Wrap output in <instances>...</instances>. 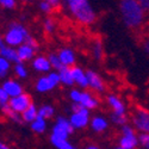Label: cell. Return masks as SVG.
<instances>
[{
  "label": "cell",
  "mask_w": 149,
  "mask_h": 149,
  "mask_svg": "<svg viewBox=\"0 0 149 149\" xmlns=\"http://www.w3.org/2000/svg\"><path fill=\"white\" fill-rule=\"evenodd\" d=\"M119 11L123 23L129 29L136 30L144 23L146 12L139 0H122L119 3Z\"/></svg>",
  "instance_id": "cell-1"
},
{
  "label": "cell",
  "mask_w": 149,
  "mask_h": 149,
  "mask_svg": "<svg viewBox=\"0 0 149 149\" xmlns=\"http://www.w3.org/2000/svg\"><path fill=\"white\" fill-rule=\"evenodd\" d=\"M68 12L79 24L90 26L97 20V13L87 0H68L65 3Z\"/></svg>",
  "instance_id": "cell-2"
},
{
  "label": "cell",
  "mask_w": 149,
  "mask_h": 149,
  "mask_svg": "<svg viewBox=\"0 0 149 149\" xmlns=\"http://www.w3.org/2000/svg\"><path fill=\"white\" fill-rule=\"evenodd\" d=\"M28 36H30V33L24 24L19 22H12L10 23L8 29L4 35V40L7 47L17 49L18 47L25 43Z\"/></svg>",
  "instance_id": "cell-3"
},
{
  "label": "cell",
  "mask_w": 149,
  "mask_h": 149,
  "mask_svg": "<svg viewBox=\"0 0 149 149\" xmlns=\"http://www.w3.org/2000/svg\"><path fill=\"white\" fill-rule=\"evenodd\" d=\"M132 125L140 134H149V111L137 107L132 115Z\"/></svg>",
  "instance_id": "cell-4"
},
{
  "label": "cell",
  "mask_w": 149,
  "mask_h": 149,
  "mask_svg": "<svg viewBox=\"0 0 149 149\" xmlns=\"http://www.w3.org/2000/svg\"><path fill=\"white\" fill-rule=\"evenodd\" d=\"M31 104H32V98H31V95L24 92L23 94L18 95V97L11 98L10 102H8V107H10L12 111H15L16 113L22 115Z\"/></svg>",
  "instance_id": "cell-5"
},
{
  "label": "cell",
  "mask_w": 149,
  "mask_h": 149,
  "mask_svg": "<svg viewBox=\"0 0 149 149\" xmlns=\"http://www.w3.org/2000/svg\"><path fill=\"white\" fill-rule=\"evenodd\" d=\"M86 75H87V80H88V87L91 90H93L97 93H104L106 90V85L103 80V78L99 75V74L92 69L86 70Z\"/></svg>",
  "instance_id": "cell-6"
},
{
  "label": "cell",
  "mask_w": 149,
  "mask_h": 149,
  "mask_svg": "<svg viewBox=\"0 0 149 149\" xmlns=\"http://www.w3.org/2000/svg\"><path fill=\"white\" fill-rule=\"evenodd\" d=\"M1 87L5 90V92L8 94L10 98H15L24 93V88L22 84H19L17 80H13V79L5 80L1 85Z\"/></svg>",
  "instance_id": "cell-7"
},
{
  "label": "cell",
  "mask_w": 149,
  "mask_h": 149,
  "mask_svg": "<svg viewBox=\"0 0 149 149\" xmlns=\"http://www.w3.org/2000/svg\"><path fill=\"white\" fill-rule=\"evenodd\" d=\"M70 73L73 77L74 85H78L80 88L88 87V80H87V75H86V70H84L81 67L74 66L70 68Z\"/></svg>",
  "instance_id": "cell-8"
},
{
  "label": "cell",
  "mask_w": 149,
  "mask_h": 149,
  "mask_svg": "<svg viewBox=\"0 0 149 149\" xmlns=\"http://www.w3.org/2000/svg\"><path fill=\"white\" fill-rule=\"evenodd\" d=\"M60 60H61V63L63 65V67H68V68H72L75 65V61H77V57H75V53H74L70 48H62L58 50L57 53Z\"/></svg>",
  "instance_id": "cell-9"
},
{
  "label": "cell",
  "mask_w": 149,
  "mask_h": 149,
  "mask_svg": "<svg viewBox=\"0 0 149 149\" xmlns=\"http://www.w3.org/2000/svg\"><path fill=\"white\" fill-rule=\"evenodd\" d=\"M106 102H107L109 106L112 109V112H115L117 115H125L127 107L124 105V103L122 102L120 98H118L115 94H109L106 97Z\"/></svg>",
  "instance_id": "cell-10"
},
{
  "label": "cell",
  "mask_w": 149,
  "mask_h": 149,
  "mask_svg": "<svg viewBox=\"0 0 149 149\" xmlns=\"http://www.w3.org/2000/svg\"><path fill=\"white\" fill-rule=\"evenodd\" d=\"M69 122L72 127L75 129H84L88 125L90 120V113H72L69 117Z\"/></svg>",
  "instance_id": "cell-11"
},
{
  "label": "cell",
  "mask_w": 149,
  "mask_h": 149,
  "mask_svg": "<svg viewBox=\"0 0 149 149\" xmlns=\"http://www.w3.org/2000/svg\"><path fill=\"white\" fill-rule=\"evenodd\" d=\"M32 67L35 70L40 72V73H50L52 72L50 62H49L47 56H43V55L36 56L32 60Z\"/></svg>",
  "instance_id": "cell-12"
},
{
  "label": "cell",
  "mask_w": 149,
  "mask_h": 149,
  "mask_svg": "<svg viewBox=\"0 0 149 149\" xmlns=\"http://www.w3.org/2000/svg\"><path fill=\"white\" fill-rule=\"evenodd\" d=\"M80 105H82L85 109H87L88 111L94 110L99 105V100L88 91H82L81 92V99H80Z\"/></svg>",
  "instance_id": "cell-13"
},
{
  "label": "cell",
  "mask_w": 149,
  "mask_h": 149,
  "mask_svg": "<svg viewBox=\"0 0 149 149\" xmlns=\"http://www.w3.org/2000/svg\"><path fill=\"white\" fill-rule=\"evenodd\" d=\"M17 54H18V57L22 63H24L25 61H30V60H33L35 58V54H36V50L33 48L29 47L28 44H22L20 47L17 48Z\"/></svg>",
  "instance_id": "cell-14"
},
{
  "label": "cell",
  "mask_w": 149,
  "mask_h": 149,
  "mask_svg": "<svg viewBox=\"0 0 149 149\" xmlns=\"http://www.w3.org/2000/svg\"><path fill=\"white\" fill-rule=\"evenodd\" d=\"M109 128V122L105 117L103 116H94L91 119V129L97 132V134H100L104 132L106 129Z\"/></svg>",
  "instance_id": "cell-15"
},
{
  "label": "cell",
  "mask_w": 149,
  "mask_h": 149,
  "mask_svg": "<svg viewBox=\"0 0 149 149\" xmlns=\"http://www.w3.org/2000/svg\"><path fill=\"white\" fill-rule=\"evenodd\" d=\"M35 87H36V91L40 92V93H47V92H50L52 90H54L56 86L50 81V79L47 77H41L38 78V80L36 81L35 84Z\"/></svg>",
  "instance_id": "cell-16"
},
{
  "label": "cell",
  "mask_w": 149,
  "mask_h": 149,
  "mask_svg": "<svg viewBox=\"0 0 149 149\" xmlns=\"http://www.w3.org/2000/svg\"><path fill=\"white\" fill-rule=\"evenodd\" d=\"M0 56H3L4 58L8 60L11 63H22L19 57H18V54H17V49L16 48H11V47H5L0 50Z\"/></svg>",
  "instance_id": "cell-17"
},
{
  "label": "cell",
  "mask_w": 149,
  "mask_h": 149,
  "mask_svg": "<svg viewBox=\"0 0 149 149\" xmlns=\"http://www.w3.org/2000/svg\"><path fill=\"white\" fill-rule=\"evenodd\" d=\"M61 4L62 3L58 1V0H43V1L38 3V7L42 12H44V13L50 15L56 8L61 7Z\"/></svg>",
  "instance_id": "cell-18"
},
{
  "label": "cell",
  "mask_w": 149,
  "mask_h": 149,
  "mask_svg": "<svg viewBox=\"0 0 149 149\" xmlns=\"http://www.w3.org/2000/svg\"><path fill=\"white\" fill-rule=\"evenodd\" d=\"M37 117H38V109L35 104H31L24 112L22 113V119L24 123H32Z\"/></svg>",
  "instance_id": "cell-19"
},
{
  "label": "cell",
  "mask_w": 149,
  "mask_h": 149,
  "mask_svg": "<svg viewBox=\"0 0 149 149\" xmlns=\"http://www.w3.org/2000/svg\"><path fill=\"white\" fill-rule=\"evenodd\" d=\"M91 52H92L93 57H94L97 61L103 60V57H104V47H103L102 41L99 40V38H97V40H94V41L92 42Z\"/></svg>",
  "instance_id": "cell-20"
},
{
  "label": "cell",
  "mask_w": 149,
  "mask_h": 149,
  "mask_svg": "<svg viewBox=\"0 0 149 149\" xmlns=\"http://www.w3.org/2000/svg\"><path fill=\"white\" fill-rule=\"evenodd\" d=\"M140 143H139V136L137 137H125L122 136L119 139V147L124 149H135Z\"/></svg>",
  "instance_id": "cell-21"
},
{
  "label": "cell",
  "mask_w": 149,
  "mask_h": 149,
  "mask_svg": "<svg viewBox=\"0 0 149 149\" xmlns=\"http://www.w3.org/2000/svg\"><path fill=\"white\" fill-rule=\"evenodd\" d=\"M30 128L33 132L36 134H43L47 130V120L42 117H37L31 124H30Z\"/></svg>",
  "instance_id": "cell-22"
},
{
  "label": "cell",
  "mask_w": 149,
  "mask_h": 149,
  "mask_svg": "<svg viewBox=\"0 0 149 149\" xmlns=\"http://www.w3.org/2000/svg\"><path fill=\"white\" fill-rule=\"evenodd\" d=\"M58 75H60L61 84H63L65 86H73L74 85L73 77H72V73H70V68L63 67L61 70H58Z\"/></svg>",
  "instance_id": "cell-23"
},
{
  "label": "cell",
  "mask_w": 149,
  "mask_h": 149,
  "mask_svg": "<svg viewBox=\"0 0 149 149\" xmlns=\"http://www.w3.org/2000/svg\"><path fill=\"white\" fill-rule=\"evenodd\" d=\"M1 109V111H3V113H4V116L6 117V118H8L10 120H12V122H15V123H23V119H22V115H19V113H16L15 111H12L10 107H8V105H5V106H3V107H0Z\"/></svg>",
  "instance_id": "cell-24"
},
{
  "label": "cell",
  "mask_w": 149,
  "mask_h": 149,
  "mask_svg": "<svg viewBox=\"0 0 149 149\" xmlns=\"http://www.w3.org/2000/svg\"><path fill=\"white\" fill-rule=\"evenodd\" d=\"M50 143L56 148V149H73V144L70 142H68V140H62V139H57L55 136L50 135Z\"/></svg>",
  "instance_id": "cell-25"
},
{
  "label": "cell",
  "mask_w": 149,
  "mask_h": 149,
  "mask_svg": "<svg viewBox=\"0 0 149 149\" xmlns=\"http://www.w3.org/2000/svg\"><path fill=\"white\" fill-rule=\"evenodd\" d=\"M54 113H55V109L52 105H43L38 109V116L44 118L45 120L52 118L54 116Z\"/></svg>",
  "instance_id": "cell-26"
},
{
  "label": "cell",
  "mask_w": 149,
  "mask_h": 149,
  "mask_svg": "<svg viewBox=\"0 0 149 149\" xmlns=\"http://www.w3.org/2000/svg\"><path fill=\"white\" fill-rule=\"evenodd\" d=\"M55 124L60 125L61 128H63V129H65L69 135L74 132V128L72 127V124H70V122H69V118H66V117L58 116V117L56 118V123H55Z\"/></svg>",
  "instance_id": "cell-27"
},
{
  "label": "cell",
  "mask_w": 149,
  "mask_h": 149,
  "mask_svg": "<svg viewBox=\"0 0 149 149\" xmlns=\"http://www.w3.org/2000/svg\"><path fill=\"white\" fill-rule=\"evenodd\" d=\"M48 60H49V62H50L52 68L55 69V72H58V70H61L62 68H63V65L61 63V60H60L57 53H50L48 55Z\"/></svg>",
  "instance_id": "cell-28"
},
{
  "label": "cell",
  "mask_w": 149,
  "mask_h": 149,
  "mask_svg": "<svg viewBox=\"0 0 149 149\" xmlns=\"http://www.w3.org/2000/svg\"><path fill=\"white\" fill-rule=\"evenodd\" d=\"M110 120L112 122L113 124H116V125H125V124H128V117L127 115H117L115 112H111L110 115Z\"/></svg>",
  "instance_id": "cell-29"
},
{
  "label": "cell",
  "mask_w": 149,
  "mask_h": 149,
  "mask_svg": "<svg viewBox=\"0 0 149 149\" xmlns=\"http://www.w3.org/2000/svg\"><path fill=\"white\" fill-rule=\"evenodd\" d=\"M52 135L55 136V137H57V139H62V140H68V136H69V134L63 128H61L60 125H57V124H55V125L53 127Z\"/></svg>",
  "instance_id": "cell-30"
},
{
  "label": "cell",
  "mask_w": 149,
  "mask_h": 149,
  "mask_svg": "<svg viewBox=\"0 0 149 149\" xmlns=\"http://www.w3.org/2000/svg\"><path fill=\"white\" fill-rule=\"evenodd\" d=\"M43 29H44V31L47 33H53L55 31V29H56V22H55V19L52 18V17L45 18L44 22H43Z\"/></svg>",
  "instance_id": "cell-31"
},
{
  "label": "cell",
  "mask_w": 149,
  "mask_h": 149,
  "mask_svg": "<svg viewBox=\"0 0 149 149\" xmlns=\"http://www.w3.org/2000/svg\"><path fill=\"white\" fill-rule=\"evenodd\" d=\"M15 73H16V75L20 79H25L28 77V69L26 67L24 66V63H17L15 65V68H13Z\"/></svg>",
  "instance_id": "cell-32"
},
{
  "label": "cell",
  "mask_w": 149,
  "mask_h": 149,
  "mask_svg": "<svg viewBox=\"0 0 149 149\" xmlns=\"http://www.w3.org/2000/svg\"><path fill=\"white\" fill-rule=\"evenodd\" d=\"M122 136H125V137H137V134H136V130L134 127L129 125V124H125V125L122 127Z\"/></svg>",
  "instance_id": "cell-33"
},
{
  "label": "cell",
  "mask_w": 149,
  "mask_h": 149,
  "mask_svg": "<svg viewBox=\"0 0 149 149\" xmlns=\"http://www.w3.org/2000/svg\"><path fill=\"white\" fill-rule=\"evenodd\" d=\"M81 92H82V91L77 90V88L70 90V92H69V99H70V100H72L74 104H79V103H80Z\"/></svg>",
  "instance_id": "cell-34"
},
{
  "label": "cell",
  "mask_w": 149,
  "mask_h": 149,
  "mask_svg": "<svg viewBox=\"0 0 149 149\" xmlns=\"http://www.w3.org/2000/svg\"><path fill=\"white\" fill-rule=\"evenodd\" d=\"M0 7L6 10H13L17 7L16 0H0Z\"/></svg>",
  "instance_id": "cell-35"
},
{
  "label": "cell",
  "mask_w": 149,
  "mask_h": 149,
  "mask_svg": "<svg viewBox=\"0 0 149 149\" xmlns=\"http://www.w3.org/2000/svg\"><path fill=\"white\" fill-rule=\"evenodd\" d=\"M10 97L8 94L5 92V90L0 86V107H3L5 105H8V102H10Z\"/></svg>",
  "instance_id": "cell-36"
},
{
  "label": "cell",
  "mask_w": 149,
  "mask_h": 149,
  "mask_svg": "<svg viewBox=\"0 0 149 149\" xmlns=\"http://www.w3.org/2000/svg\"><path fill=\"white\" fill-rule=\"evenodd\" d=\"M11 62L6 58H4L3 56H0V72L3 73H8V70L11 69Z\"/></svg>",
  "instance_id": "cell-37"
},
{
  "label": "cell",
  "mask_w": 149,
  "mask_h": 149,
  "mask_svg": "<svg viewBox=\"0 0 149 149\" xmlns=\"http://www.w3.org/2000/svg\"><path fill=\"white\" fill-rule=\"evenodd\" d=\"M139 143L143 148L149 149V134H140L139 135Z\"/></svg>",
  "instance_id": "cell-38"
},
{
  "label": "cell",
  "mask_w": 149,
  "mask_h": 149,
  "mask_svg": "<svg viewBox=\"0 0 149 149\" xmlns=\"http://www.w3.org/2000/svg\"><path fill=\"white\" fill-rule=\"evenodd\" d=\"M25 44H28L29 47L33 48L36 52H38V49H40V44H38V42H37L31 35H30V36H28V38L25 40Z\"/></svg>",
  "instance_id": "cell-39"
},
{
  "label": "cell",
  "mask_w": 149,
  "mask_h": 149,
  "mask_svg": "<svg viewBox=\"0 0 149 149\" xmlns=\"http://www.w3.org/2000/svg\"><path fill=\"white\" fill-rule=\"evenodd\" d=\"M48 78L50 79V81L55 85V86H57L58 84H61V80H60V75H58V72H50V73H48Z\"/></svg>",
  "instance_id": "cell-40"
},
{
  "label": "cell",
  "mask_w": 149,
  "mask_h": 149,
  "mask_svg": "<svg viewBox=\"0 0 149 149\" xmlns=\"http://www.w3.org/2000/svg\"><path fill=\"white\" fill-rule=\"evenodd\" d=\"M142 48H143V50L147 53V55H149V37H146L144 41L142 42Z\"/></svg>",
  "instance_id": "cell-41"
},
{
  "label": "cell",
  "mask_w": 149,
  "mask_h": 149,
  "mask_svg": "<svg viewBox=\"0 0 149 149\" xmlns=\"http://www.w3.org/2000/svg\"><path fill=\"white\" fill-rule=\"evenodd\" d=\"M139 1H140V4H141V6L146 13L149 12V0H139Z\"/></svg>",
  "instance_id": "cell-42"
},
{
  "label": "cell",
  "mask_w": 149,
  "mask_h": 149,
  "mask_svg": "<svg viewBox=\"0 0 149 149\" xmlns=\"http://www.w3.org/2000/svg\"><path fill=\"white\" fill-rule=\"evenodd\" d=\"M5 47H6V43H5V40H4V36H0V50Z\"/></svg>",
  "instance_id": "cell-43"
},
{
  "label": "cell",
  "mask_w": 149,
  "mask_h": 149,
  "mask_svg": "<svg viewBox=\"0 0 149 149\" xmlns=\"http://www.w3.org/2000/svg\"><path fill=\"white\" fill-rule=\"evenodd\" d=\"M0 149H11L7 144H5V143H3L1 141H0Z\"/></svg>",
  "instance_id": "cell-44"
},
{
  "label": "cell",
  "mask_w": 149,
  "mask_h": 149,
  "mask_svg": "<svg viewBox=\"0 0 149 149\" xmlns=\"http://www.w3.org/2000/svg\"><path fill=\"white\" fill-rule=\"evenodd\" d=\"M86 149H99V147H97V146H93V144H90V146H87V147H86Z\"/></svg>",
  "instance_id": "cell-45"
},
{
  "label": "cell",
  "mask_w": 149,
  "mask_h": 149,
  "mask_svg": "<svg viewBox=\"0 0 149 149\" xmlns=\"http://www.w3.org/2000/svg\"><path fill=\"white\" fill-rule=\"evenodd\" d=\"M6 75H7V73H3V72H0V79L6 78Z\"/></svg>",
  "instance_id": "cell-46"
},
{
  "label": "cell",
  "mask_w": 149,
  "mask_h": 149,
  "mask_svg": "<svg viewBox=\"0 0 149 149\" xmlns=\"http://www.w3.org/2000/svg\"><path fill=\"white\" fill-rule=\"evenodd\" d=\"M116 149H124V148H120V147H117Z\"/></svg>",
  "instance_id": "cell-47"
},
{
  "label": "cell",
  "mask_w": 149,
  "mask_h": 149,
  "mask_svg": "<svg viewBox=\"0 0 149 149\" xmlns=\"http://www.w3.org/2000/svg\"><path fill=\"white\" fill-rule=\"evenodd\" d=\"M73 149H78V148H75V147H74V148H73Z\"/></svg>",
  "instance_id": "cell-48"
}]
</instances>
